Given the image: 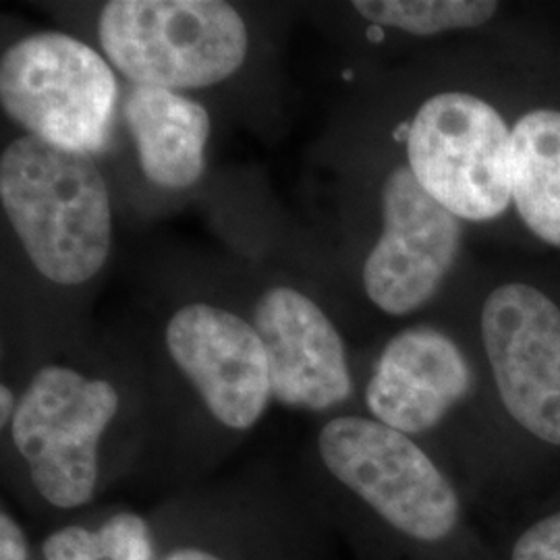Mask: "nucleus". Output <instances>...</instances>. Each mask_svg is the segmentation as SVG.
<instances>
[{"label":"nucleus","mask_w":560,"mask_h":560,"mask_svg":"<svg viewBox=\"0 0 560 560\" xmlns=\"http://www.w3.org/2000/svg\"><path fill=\"white\" fill-rule=\"evenodd\" d=\"M0 201L44 279L75 287L104 268L113 245V208L90 154L23 136L2 152Z\"/></svg>","instance_id":"nucleus-1"},{"label":"nucleus","mask_w":560,"mask_h":560,"mask_svg":"<svg viewBox=\"0 0 560 560\" xmlns=\"http://www.w3.org/2000/svg\"><path fill=\"white\" fill-rule=\"evenodd\" d=\"M98 38L133 85L171 92L229 80L249 48L240 11L222 0H113L102 9Z\"/></svg>","instance_id":"nucleus-2"},{"label":"nucleus","mask_w":560,"mask_h":560,"mask_svg":"<svg viewBox=\"0 0 560 560\" xmlns=\"http://www.w3.org/2000/svg\"><path fill=\"white\" fill-rule=\"evenodd\" d=\"M119 101L113 69L85 42L40 32L0 60V102L27 136L83 154L106 145Z\"/></svg>","instance_id":"nucleus-3"},{"label":"nucleus","mask_w":560,"mask_h":560,"mask_svg":"<svg viewBox=\"0 0 560 560\" xmlns=\"http://www.w3.org/2000/svg\"><path fill=\"white\" fill-rule=\"evenodd\" d=\"M117 411L119 393L110 382L65 365H46L32 378L11 434L44 501L57 509L92 501L102 434Z\"/></svg>","instance_id":"nucleus-4"},{"label":"nucleus","mask_w":560,"mask_h":560,"mask_svg":"<svg viewBox=\"0 0 560 560\" xmlns=\"http://www.w3.org/2000/svg\"><path fill=\"white\" fill-rule=\"evenodd\" d=\"M318 451L328 471L400 534L439 541L457 527V492L399 430L345 416L322 428Z\"/></svg>","instance_id":"nucleus-5"},{"label":"nucleus","mask_w":560,"mask_h":560,"mask_svg":"<svg viewBox=\"0 0 560 560\" xmlns=\"http://www.w3.org/2000/svg\"><path fill=\"white\" fill-rule=\"evenodd\" d=\"M409 171L451 214L501 217L511 191V133L494 106L465 92L425 102L407 133Z\"/></svg>","instance_id":"nucleus-6"},{"label":"nucleus","mask_w":560,"mask_h":560,"mask_svg":"<svg viewBox=\"0 0 560 560\" xmlns=\"http://www.w3.org/2000/svg\"><path fill=\"white\" fill-rule=\"evenodd\" d=\"M481 339L506 411L560 446V310L529 284H502L483 303Z\"/></svg>","instance_id":"nucleus-7"},{"label":"nucleus","mask_w":560,"mask_h":560,"mask_svg":"<svg viewBox=\"0 0 560 560\" xmlns=\"http://www.w3.org/2000/svg\"><path fill=\"white\" fill-rule=\"evenodd\" d=\"M384 231L363 266V289L390 316H405L436 295L457 260L460 226L409 166L395 168L382 191Z\"/></svg>","instance_id":"nucleus-8"},{"label":"nucleus","mask_w":560,"mask_h":560,"mask_svg":"<svg viewBox=\"0 0 560 560\" xmlns=\"http://www.w3.org/2000/svg\"><path fill=\"white\" fill-rule=\"evenodd\" d=\"M166 347L208 411L231 430H249L272 397L270 365L254 324L208 303L175 312Z\"/></svg>","instance_id":"nucleus-9"},{"label":"nucleus","mask_w":560,"mask_h":560,"mask_svg":"<svg viewBox=\"0 0 560 560\" xmlns=\"http://www.w3.org/2000/svg\"><path fill=\"white\" fill-rule=\"evenodd\" d=\"M272 397L295 409L326 411L349 399L353 382L339 330L318 303L291 287H275L254 310Z\"/></svg>","instance_id":"nucleus-10"},{"label":"nucleus","mask_w":560,"mask_h":560,"mask_svg":"<svg viewBox=\"0 0 560 560\" xmlns=\"http://www.w3.org/2000/svg\"><path fill=\"white\" fill-rule=\"evenodd\" d=\"M471 388L459 347L436 328H409L390 340L368 384L376 420L402 434L434 428Z\"/></svg>","instance_id":"nucleus-11"},{"label":"nucleus","mask_w":560,"mask_h":560,"mask_svg":"<svg viewBox=\"0 0 560 560\" xmlns=\"http://www.w3.org/2000/svg\"><path fill=\"white\" fill-rule=\"evenodd\" d=\"M122 115L141 173L162 189H187L206 168L210 115L179 92L131 85Z\"/></svg>","instance_id":"nucleus-12"},{"label":"nucleus","mask_w":560,"mask_h":560,"mask_svg":"<svg viewBox=\"0 0 560 560\" xmlns=\"http://www.w3.org/2000/svg\"><path fill=\"white\" fill-rule=\"evenodd\" d=\"M511 191L521 219L560 247V113L534 110L511 133Z\"/></svg>","instance_id":"nucleus-13"},{"label":"nucleus","mask_w":560,"mask_h":560,"mask_svg":"<svg viewBox=\"0 0 560 560\" xmlns=\"http://www.w3.org/2000/svg\"><path fill=\"white\" fill-rule=\"evenodd\" d=\"M353 9L363 20L413 36L480 27L492 20L499 2L490 0H360Z\"/></svg>","instance_id":"nucleus-14"},{"label":"nucleus","mask_w":560,"mask_h":560,"mask_svg":"<svg viewBox=\"0 0 560 560\" xmlns=\"http://www.w3.org/2000/svg\"><path fill=\"white\" fill-rule=\"evenodd\" d=\"M96 532L104 560H152L150 532L140 515L119 513Z\"/></svg>","instance_id":"nucleus-15"},{"label":"nucleus","mask_w":560,"mask_h":560,"mask_svg":"<svg viewBox=\"0 0 560 560\" xmlns=\"http://www.w3.org/2000/svg\"><path fill=\"white\" fill-rule=\"evenodd\" d=\"M46 560H102L98 534L81 525H69L44 541Z\"/></svg>","instance_id":"nucleus-16"},{"label":"nucleus","mask_w":560,"mask_h":560,"mask_svg":"<svg viewBox=\"0 0 560 560\" xmlns=\"http://www.w3.org/2000/svg\"><path fill=\"white\" fill-rule=\"evenodd\" d=\"M513 560H560V513L525 529L513 548Z\"/></svg>","instance_id":"nucleus-17"},{"label":"nucleus","mask_w":560,"mask_h":560,"mask_svg":"<svg viewBox=\"0 0 560 560\" xmlns=\"http://www.w3.org/2000/svg\"><path fill=\"white\" fill-rule=\"evenodd\" d=\"M0 560H27V544L20 523L7 511L0 513Z\"/></svg>","instance_id":"nucleus-18"},{"label":"nucleus","mask_w":560,"mask_h":560,"mask_svg":"<svg viewBox=\"0 0 560 560\" xmlns=\"http://www.w3.org/2000/svg\"><path fill=\"white\" fill-rule=\"evenodd\" d=\"M164 560H224L208 550H201V548H177L173 550L171 555H166Z\"/></svg>","instance_id":"nucleus-19"},{"label":"nucleus","mask_w":560,"mask_h":560,"mask_svg":"<svg viewBox=\"0 0 560 560\" xmlns=\"http://www.w3.org/2000/svg\"><path fill=\"white\" fill-rule=\"evenodd\" d=\"M0 399H2V405H0V421H2V425H7V421L13 420V416H15V411H18V405H15L13 393H11L9 386H2V388H0Z\"/></svg>","instance_id":"nucleus-20"}]
</instances>
